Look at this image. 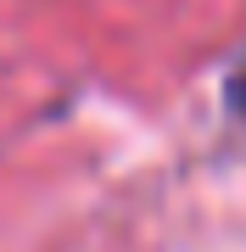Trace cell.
Here are the masks:
<instances>
[{
  "label": "cell",
  "instance_id": "6da1fadb",
  "mask_svg": "<svg viewBox=\"0 0 246 252\" xmlns=\"http://www.w3.org/2000/svg\"><path fill=\"white\" fill-rule=\"evenodd\" d=\"M229 107H235V112L246 118V62H241L235 73H229Z\"/></svg>",
  "mask_w": 246,
  "mask_h": 252
}]
</instances>
